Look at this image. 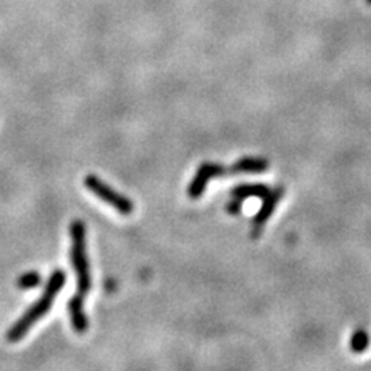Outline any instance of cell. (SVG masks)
I'll use <instances>...</instances> for the list:
<instances>
[{
  "label": "cell",
  "mask_w": 371,
  "mask_h": 371,
  "mask_svg": "<svg viewBox=\"0 0 371 371\" xmlns=\"http://www.w3.org/2000/svg\"><path fill=\"white\" fill-rule=\"evenodd\" d=\"M85 188L90 190L93 195L98 197L101 201L107 203L109 206L117 209L122 215H130L134 212V203H131L126 195L112 189L107 183H104L100 176L87 175L84 178Z\"/></svg>",
  "instance_id": "3"
},
{
  "label": "cell",
  "mask_w": 371,
  "mask_h": 371,
  "mask_svg": "<svg viewBox=\"0 0 371 371\" xmlns=\"http://www.w3.org/2000/svg\"><path fill=\"white\" fill-rule=\"evenodd\" d=\"M285 195V188H279L272 189L267 197L263 198V205L260 208V210L257 212V215L254 217L252 220V238H259L262 231H263V226L267 225L268 220L272 217L274 210H276L277 205L280 203V200L284 198Z\"/></svg>",
  "instance_id": "5"
},
{
  "label": "cell",
  "mask_w": 371,
  "mask_h": 371,
  "mask_svg": "<svg viewBox=\"0 0 371 371\" xmlns=\"http://www.w3.org/2000/svg\"><path fill=\"white\" fill-rule=\"evenodd\" d=\"M367 4H368V5H371V0H367Z\"/></svg>",
  "instance_id": "12"
},
{
  "label": "cell",
  "mask_w": 371,
  "mask_h": 371,
  "mask_svg": "<svg viewBox=\"0 0 371 371\" xmlns=\"http://www.w3.org/2000/svg\"><path fill=\"white\" fill-rule=\"evenodd\" d=\"M41 284H42V277H41V274L36 271L25 272L19 279H17V288L25 289V291L38 288Z\"/></svg>",
  "instance_id": "10"
},
{
  "label": "cell",
  "mask_w": 371,
  "mask_h": 371,
  "mask_svg": "<svg viewBox=\"0 0 371 371\" xmlns=\"http://www.w3.org/2000/svg\"><path fill=\"white\" fill-rule=\"evenodd\" d=\"M269 192H271V189L268 188L267 184L249 183V184H240V186H237L235 189H232L231 197L244 201L246 198H251V197L264 198V197L268 195Z\"/></svg>",
  "instance_id": "8"
},
{
  "label": "cell",
  "mask_w": 371,
  "mask_h": 371,
  "mask_svg": "<svg viewBox=\"0 0 371 371\" xmlns=\"http://www.w3.org/2000/svg\"><path fill=\"white\" fill-rule=\"evenodd\" d=\"M68 316L72 321L73 330L77 333H85L88 330V317L84 313V296L76 294L68 302Z\"/></svg>",
  "instance_id": "6"
},
{
  "label": "cell",
  "mask_w": 371,
  "mask_h": 371,
  "mask_svg": "<svg viewBox=\"0 0 371 371\" xmlns=\"http://www.w3.org/2000/svg\"><path fill=\"white\" fill-rule=\"evenodd\" d=\"M226 175H231L229 167H225L217 163H203L197 169L195 176H193L189 184V189H188L189 197L193 200L200 198L203 193H205L210 180L220 178V176H226Z\"/></svg>",
  "instance_id": "4"
},
{
  "label": "cell",
  "mask_w": 371,
  "mask_h": 371,
  "mask_svg": "<svg viewBox=\"0 0 371 371\" xmlns=\"http://www.w3.org/2000/svg\"><path fill=\"white\" fill-rule=\"evenodd\" d=\"M70 238H72V249L70 260L77 277V294L87 296L92 289L90 264H88L87 243H85V226L81 220H73L70 225Z\"/></svg>",
  "instance_id": "2"
},
{
  "label": "cell",
  "mask_w": 371,
  "mask_h": 371,
  "mask_svg": "<svg viewBox=\"0 0 371 371\" xmlns=\"http://www.w3.org/2000/svg\"><path fill=\"white\" fill-rule=\"evenodd\" d=\"M370 345V335L367 333V330L364 328H359L351 335V340H350V347L351 351L355 353V355H360V353L367 351Z\"/></svg>",
  "instance_id": "9"
},
{
  "label": "cell",
  "mask_w": 371,
  "mask_h": 371,
  "mask_svg": "<svg viewBox=\"0 0 371 371\" xmlns=\"http://www.w3.org/2000/svg\"><path fill=\"white\" fill-rule=\"evenodd\" d=\"M268 169H269L268 160H264V158H260V156L240 158V160L234 163L232 167H229L231 175H235V173H262V172H267Z\"/></svg>",
  "instance_id": "7"
},
{
  "label": "cell",
  "mask_w": 371,
  "mask_h": 371,
  "mask_svg": "<svg viewBox=\"0 0 371 371\" xmlns=\"http://www.w3.org/2000/svg\"><path fill=\"white\" fill-rule=\"evenodd\" d=\"M242 206H243V201H242V200L232 198L231 201L227 203V206H226L227 214H231V215H238V214H240V212H242Z\"/></svg>",
  "instance_id": "11"
},
{
  "label": "cell",
  "mask_w": 371,
  "mask_h": 371,
  "mask_svg": "<svg viewBox=\"0 0 371 371\" xmlns=\"http://www.w3.org/2000/svg\"><path fill=\"white\" fill-rule=\"evenodd\" d=\"M65 281H67L65 271L56 269L51 274L45 285V289H43L42 297L36 303H33L28 309H26L21 319L17 321L10 330H8L6 333L8 342H19L22 338H25L26 333L33 328V325L38 321H41L42 317L50 311L53 303H55L56 296L64 289Z\"/></svg>",
  "instance_id": "1"
}]
</instances>
